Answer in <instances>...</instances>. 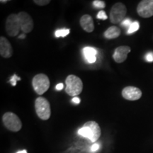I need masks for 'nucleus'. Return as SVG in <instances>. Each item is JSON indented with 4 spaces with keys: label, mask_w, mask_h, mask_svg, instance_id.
<instances>
[{
    "label": "nucleus",
    "mask_w": 153,
    "mask_h": 153,
    "mask_svg": "<svg viewBox=\"0 0 153 153\" xmlns=\"http://www.w3.org/2000/svg\"><path fill=\"white\" fill-rule=\"evenodd\" d=\"M99 148H100V146H99V144H98V143H94V144L92 146H91V152H97V151L99 149Z\"/></svg>",
    "instance_id": "24"
},
{
    "label": "nucleus",
    "mask_w": 153,
    "mask_h": 153,
    "mask_svg": "<svg viewBox=\"0 0 153 153\" xmlns=\"http://www.w3.org/2000/svg\"><path fill=\"white\" fill-rule=\"evenodd\" d=\"M63 87H64V85H63V84L62 83H59L56 85V87H55V89H56L57 90L60 91V90H62V89H63Z\"/></svg>",
    "instance_id": "25"
},
{
    "label": "nucleus",
    "mask_w": 153,
    "mask_h": 153,
    "mask_svg": "<svg viewBox=\"0 0 153 153\" xmlns=\"http://www.w3.org/2000/svg\"><path fill=\"white\" fill-rule=\"evenodd\" d=\"M97 18L98 19H103V20H106V19H108V16H107L106 12H105L104 11L101 10L98 13V14H97Z\"/></svg>",
    "instance_id": "20"
},
{
    "label": "nucleus",
    "mask_w": 153,
    "mask_h": 153,
    "mask_svg": "<svg viewBox=\"0 0 153 153\" xmlns=\"http://www.w3.org/2000/svg\"><path fill=\"white\" fill-rule=\"evenodd\" d=\"M32 85L36 92L38 94L41 95L48 90L51 82L46 74H38L33 77Z\"/></svg>",
    "instance_id": "4"
},
{
    "label": "nucleus",
    "mask_w": 153,
    "mask_h": 153,
    "mask_svg": "<svg viewBox=\"0 0 153 153\" xmlns=\"http://www.w3.org/2000/svg\"><path fill=\"white\" fill-rule=\"evenodd\" d=\"M130 52H131V48L129 46L123 45V46L118 47L115 50L114 55H113L114 61L117 63L123 62L126 60Z\"/></svg>",
    "instance_id": "11"
},
{
    "label": "nucleus",
    "mask_w": 153,
    "mask_h": 153,
    "mask_svg": "<svg viewBox=\"0 0 153 153\" xmlns=\"http://www.w3.org/2000/svg\"><path fill=\"white\" fill-rule=\"evenodd\" d=\"M16 153H27V151H26V150H24L22 151H19V152H17Z\"/></svg>",
    "instance_id": "28"
},
{
    "label": "nucleus",
    "mask_w": 153,
    "mask_h": 153,
    "mask_svg": "<svg viewBox=\"0 0 153 153\" xmlns=\"http://www.w3.org/2000/svg\"><path fill=\"white\" fill-rule=\"evenodd\" d=\"M101 128L99 124L95 121H88L83 127L79 129L78 134L89 139L92 143H95L101 136Z\"/></svg>",
    "instance_id": "1"
},
{
    "label": "nucleus",
    "mask_w": 153,
    "mask_h": 153,
    "mask_svg": "<svg viewBox=\"0 0 153 153\" xmlns=\"http://www.w3.org/2000/svg\"><path fill=\"white\" fill-rule=\"evenodd\" d=\"M137 11L143 18H150L153 16V0H143L138 4Z\"/></svg>",
    "instance_id": "9"
},
{
    "label": "nucleus",
    "mask_w": 153,
    "mask_h": 153,
    "mask_svg": "<svg viewBox=\"0 0 153 153\" xmlns=\"http://www.w3.org/2000/svg\"><path fill=\"white\" fill-rule=\"evenodd\" d=\"M18 80H21V78L19 77L16 74H14V75L12 76V77L11 78V79L9 80V82H10V83L11 84V85L12 86H16V82L18 81Z\"/></svg>",
    "instance_id": "21"
},
{
    "label": "nucleus",
    "mask_w": 153,
    "mask_h": 153,
    "mask_svg": "<svg viewBox=\"0 0 153 153\" xmlns=\"http://www.w3.org/2000/svg\"><path fill=\"white\" fill-rule=\"evenodd\" d=\"M127 9L123 3L118 2L113 6L110 11V21L112 24H116L124 20Z\"/></svg>",
    "instance_id": "7"
},
{
    "label": "nucleus",
    "mask_w": 153,
    "mask_h": 153,
    "mask_svg": "<svg viewBox=\"0 0 153 153\" xmlns=\"http://www.w3.org/2000/svg\"><path fill=\"white\" fill-rule=\"evenodd\" d=\"M145 60L149 62H153V53H147V55H145Z\"/></svg>",
    "instance_id": "23"
},
{
    "label": "nucleus",
    "mask_w": 153,
    "mask_h": 153,
    "mask_svg": "<svg viewBox=\"0 0 153 153\" xmlns=\"http://www.w3.org/2000/svg\"><path fill=\"white\" fill-rule=\"evenodd\" d=\"M72 103H74V104H78L80 103V99L79 97H74V98L72 99Z\"/></svg>",
    "instance_id": "26"
},
{
    "label": "nucleus",
    "mask_w": 153,
    "mask_h": 153,
    "mask_svg": "<svg viewBox=\"0 0 153 153\" xmlns=\"http://www.w3.org/2000/svg\"><path fill=\"white\" fill-rule=\"evenodd\" d=\"M0 55L4 58H9L13 55V49L9 41L4 36L0 38Z\"/></svg>",
    "instance_id": "12"
},
{
    "label": "nucleus",
    "mask_w": 153,
    "mask_h": 153,
    "mask_svg": "<svg viewBox=\"0 0 153 153\" xmlns=\"http://www.w3.org/2000/svg\"><path fill=\"white\" fill-rule=\"evenodd\" d=\"M19 38H21V39H24V38H26V35H25L24 33H23V34H22V35H20V36H19Z\"/></svg>",
    "instance_id": "27"
},
{
    "label": "nucleus",
    "mask_w": 153,
    "mask_h": 153,
    "mask_svg": "<svg viewBox=\"0 0 153 153\" xmlns=\"http://www.w3.org/2000/svg\"><path fill=\"white\" fill-rule=\"evenodd\" d=\"M140 28V24L137 22H134L132 23L131 26L128 28V30L127 33L128 34H131L133 33H135V31H137V30L139 29Z\"/></svg>",
    "instance_id": "17"
},
{
    "label": "nucleus",
    "mask_w": 153,
    "mask_h": 153,
    "mask_svg": "<svg viewBox=\"0 0 153 153\" xmlns=\"http://www.w3.org/2000/svg\"><path fill=\"white\" fill-rule=\"evenodd\" d=\"M93 6L96 8L104 9L106 7V3L104 1H101V0H95L93 1Z\"/></svg>",
    "instance_id": "18"
},
{
    "label": "nucleus",
    "mask_w": 153,
    "mask_h": 153,
    "mask_svg": "<svg viewBox=\"0 0 153 153\" xmlns=\"http://www.w3.org/2000/svg\"><path fill=\"white\" fill-rule=\"evenodd\" d=\"M4 125L7 129L13 132H18L22 129V123L17 115L12 112H7L3 115Z\"/></svg>",
    "instance_id": "5"
},
{
    "label": "nucleus",
    "mask_w": 153,
    "mask_h": 153,
    "mask_svg": "<svg viewBox=\"0 0 153 153\" xmlns=\"http://www.w3.org/2000/svg\"><path fill=\"white\" fill-rule=\"evenodd\" d=\"M80 25H81V27L87 33H91L94 30L93 19L89 14H85L81 17Z\"/></svg>",
    "instance_id": "13"
},
{
    "label": "nucleus",
    "mask_w": 153,
    "mask_h": 153,
    "mask_svg": "<svg viewBox=\"0 0 153 153\" xmlns=\"http://www.w3.org/2000/svg\"><path fill=\"white\" fill-rule=\"evenodd\" d=\"M65 84L66 93L71 97L79 95L83 89V83L81 79L73 74H70L66 78Z\"/></svg>",
    "instance_id": "2"
},
{
    "label": "nucleus",
    "mask_w": 153,
    "mask_h": 153,
    "mask_svg": "<svg viewBox=\"0 0 153 153\" xmlns=\"http://www.w3.org/2000/svg\"><path fill=\"white\" fill-rule=\"evenodd\" d=\"M70 33V29H67V28H62V29L57 30L55 33V36L56 38L60 37H65Z\"/></svg>",
    "instance_id": "16"
},
{
    "label": "nucleus",
    "mask_w": 153,
    "mask_h": 153,
    "mask_svg": "<svg viewBox=\"0 0 153 153\" xmlns=\"http://www.w3.org/2000/svg\"><path fill=\"white\" fill-rule=\"evenodd\" d=\"M83 54L85 60L90 64L95 62L96 60H97L96 55L97 54V51L94 48L85 47L83 49Z\"/></svg>",
    "instance_id": "14"
},
{
    "label": "nucleus",
    "mask_w": 153,
    "mask_h": 153,
    "mask_svg": "<svg viewBox=\"0 0 153 153\" xmlns=\"http://www.w3.org/2000/svg\"><path fill=\"white\" fill-rule=\"evenodd\" d=\"M122 96L127 100L136 101L142 97V91L137 87H126L122 91Z\"/></svg>",
    "instance_id": "10"
},
{
    "label": "nucleus",
    "mask_w": 153,
    "mask_h": 153,
    "mask_svg": "<svg viewBox=\"0 0 153 153\" xmlns=\"http://www.w3.org/2000/svg\"><path fill=\"white\" fill-rule=\"evenodd\" d=\"M21 30L25 33H28L32 31L33 28V21L28 13L21 11L18 14Z\"/></svg>",
    "instance_id": "8"
},
{
    "label": "nucleus",
    "mask_w": 153,
    "mask_h": 153,
    "mask_svg": "<svg viewBox=\"0 0 153 153\" xmlns=\"http://www.w3.org/2000/svg\"><path fill=\"white\" fill-rule=\"evenodd\" d=\"M132 23L133 22H131V19H126L121 22V26H124V27H130V26H131V25L132 24Z\"/></svg>",
    "instance_id": "22"
},
{
    "label": "nucleus",
    "mask_w": 153,
    "mask_h": 153,
    "mask_svg": "<svg viewBox=\"0 0 153 153\" xmlns=\"http://www.w3.org/2000/svg\"><path fill=\"white\" fill-rule=\"evenodd\" d=\"M120 35V30L117 26H111L104 33L105 38L107 39H114Z\"/></svg>",
    "instance_id": "15"
},
{
    "label": "nucleus",
    "mask_w": 153,
    "mask_h": 153,
    "mask_svg": "<svg viewBox=\"0 0 153 153\" xmlns=\"http://www.w3.org/2000/svg\"><path fill=\"white\" fill-rule=\"evenodd\" d=\"M34 3H36L37 5L39 6H45L51 2L50 0H34Z\"/></svg>",
    "instance_id": "19"
},
{
    "label": "nucleus",
    "mask_w": 153,
    "mask_h": 153,
    "mask_svg": "<svg viewBox=\"0 0 153 153\" xmlns=\"http://www.w3.org/2000/svg\"><path fill=\"white\" fill-rule=\"evenodd\" d=\"M7 1H8V0H1V1H0V2L1 3H5V2H7Z\"/></svg>",
    "instance_id": "29"
},
{
    "label": "nucleus",
    "mask_w": 153,
    "mask_h": 153,
    "mask_svg": "<svg viewBox=\"0 0 153 153\" xmlns=\"http://www.w3.org/2000/svg\"><path fill=\"white\" fill-rule=\"evenodd\" d=\"M35 108L36 114L41 119L46 120L51 117V105L49 101L44 97H38L36 99Z\"/></svg>",
    "instance_id": "3"
},
{
    "label": "nucleus",
    "mask_w": 153,
    "mask_h": 153,
    "mask_svg": "<svg viewBox=\"0 0 153 153\" xmlns=\"http://www.w3.org/2000/svg\"><path fill=\"white\" fill-rule=\"evenodd\" d=\"M5 28L7 35L11 37H15L18 35L21 29L18 14H11L7 17L6 20Z\"/></svg>",
    "instance_id": "6"
}]
</instances>
